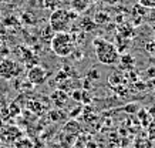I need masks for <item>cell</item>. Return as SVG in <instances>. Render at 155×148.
<instances>
[{
	"mask_svg": "<svg viewBox=\"0 0 155 148\" xmlns=\"http://www.w3.org/2000/svg\"><path fill=\"white\" fill-rule=\"evenodd\" d=\"M77 19H78V15L71 9L66 10L58 7L51 12L48 24L54 33H70V30L73 29V23Z\"/></svg>",
	"mask_w": 155,
	"mask_h": 148,
	"instance_id": "obj_1",
	"label": "cell"
},
{
	"mask_svg": "<svg viewBox=\"0 0 155 148\" xmlns=\"http://www.w3.org/2000/svg\"><path fill=\"white\" fill-rule=\"evenodd\" d=\"M95 50V56L101 64L104 66H115L120 63V51L117 50V46L108 40H104L101 37H95L93 40Z\"/></svg>",
	"mask_w": 155,
	"mask_h": 148,
	"instance_id": "obj_2",
	"label": "cell"
},
{
	"mask_svg": "<svg viewBox=\"0 0 155 148\" xmlns=\"http://www.w3.org/2000/svg\"><path fill=\"white\" fill-rule=\"evenodd\" d=\"M50 47L57 57H70L75 48L74 37L71 33H56L50 41Z\"/></svg>",
	"mask_w": 155,
	"mask_h": 148,
	"instance_id": "obj_3",
	"label": "cell"
},
{
	"mask_svg": "<svg viewBox=\"0 0 155 148\" xmlns=\"http://www.w3.org/2000/svg\"><path fill=\"white\" fill-rule=\"evenodd\" d=\"M21 67L17 61H14L12 58H3L0 61V77L5 80H13L16 77H19Z\"/></svg>",
	"mask_w": 155,
	"mask_h": 148,
	"instance_id": "obj_4",
	"label": "cell"
},
{
	"mask_svg": "<svg viewBox=\"0 0 155 148\" xmlns=\"http://www.w3.org/2000/svg\"><path fill=\"white\" fill-rule=\"evenodd\" d=\"M28 81L34 84V86H43L47 81V71L43 68L41 66H33L27 73Z\"/></svg>",
	"mask_w": 155,
	"mask_h": 148,
	"instance_id": "obj_5",
	"label": "cell"
},
{
	"mask_svg": "<svg viewBox=\"0 0 155 148\" xmlns=\"http://www.w3.org/2000/svg\"><path fill=\"white\" fill-rule=\"evenodd\" d=\"M90 6L91 5H90L88 0H71L70 2V9L73 12H75L78 16L83 15L84 12H87L90 9Z\"/></svg>",
	"mask_w": 155,
	"mask_h": 148,
	"instance_id": "obj_6",
	"label": "cell"
},
{
	"mask_svg": "<svg viewBox=\"0 0 155 148\" xmlns=\"http://www.w3.org/2000/svg\"><path fill=\"white\" fill-rule=\"evenodd\" d=\"M147 7L141 6L140 3H137L134 7H132V17H134V24H141L142 23V19L147 16Z\"/></svg>",
	"mask_w": 155,
	"mask_h": 148,
	"instance_id": "obj_7",
	"label": "cell"
},
{
	"mask_svg": "<svg viewBox=\"0 0 155 148\" xmlns=\"http://www.w3.org/2000/svg\"><path fill=\"white\" fill-rule=\"evenodd\" d=\"M135 148H154L152 140L148 137H141L135 141Z\"/></svg>",
	"mask_w": 155,
	"mask_h": 148,
	"instance_id": "obj_8",
	"label": "cell"
},
{
	"mask_svg": "<svg viewBox=\"0 0 155 148\" xmlns=\"http://www.w3.org/2000/svg\"><path fill=\"white\" fill-rule=\"evenodd\" d=\"M108 20H110V16L105 12H98L95 15V23L97 24H105V23H108Z\"/></svg>",
	"mask_w": 155,
	"mask_h": 148,
	"instance_id": "obj_9",
	"label": "cell"
},
{
	"mask_svg": "<svg viewBox=\"0 0 155 148\" xmlns=\"http://www.w3.org/2000/svg\"><path fill=\"white\" fill-rule=\"evenodd\" d=\"M61 3V0H43V5H44V7L48 10H56L58 9V5Z\"/></svg>",
	"mask_w": 155,
	"mask_h": 148,
	"instance_id": "obj_10",
	"label": "cell"
},
{
	"mask_svg": "<svg viewBox=\"0 0 155 148\" xmlns=\"http://www.w3.org/2000/svg\"><path fill=\"white\" fill-rule=\"evenodd\" d=\"M147 127H148V138H151L154 141L155 140V117L151 120V123Z\"/></svg>",
	"mask_w": 155,
	"mask_h": 148,
	"instance_id": "obj_11",
	"label": "cell"
},
{
	"mask_svg": "<svg viewBox=\"0 0 155 148\" xmlns=\"http://www.w3.org/2000/svg\"><path fill=\"white\" fill-rule=\"evenodd\" d=\"M16 147L17 148H33V144L26 138H20L19 141H16Z\"/></svg>",
	"mask_w": 155,
	"mask_h": 148,
	"instance_id": "obj_12",
	"label": "cell"
},
{
	"mask_svg": "<svg viewBox=\"0 0 155 148\" xmlns=\"http://www.w3.org/2000/svg\"><path fill=\"white\" fill-rule=\"evenodd\" d=\"M137 2L147 9H155V0H137Z\"/></svg>",
	"mask_w": 155,
	"mask_h": 148,
	"instance_id": "obj_13",
	"label": "cell"
},
{
	"mask_svg": "<svg viewBox=\"0 0 155 148\" xmlns=\"http://www.w3.org/2000/svg\"><path fill=\"white\" fill-rule=\"evenodd\" d=\"M147 51L150 53L151 56H155V36H154V38L151 40L150 43H147Z\"/></svg>",
	"mask_w": 155,
	"mask_h": 148,
	"instance_id": "obj_14",
	"label": "cell"
},
{
	"mask_svg": "<svg viewBox=\"0 0 155 148\" xmlns=\"http://www.w3.org/2000/svg\"><path fill=\"white\" fill-rule=\"evenodd\" d=\"M147 74H148L151 78H154L155 77V67H150V70H147Z\"/></svg>",
	"mask_w": 155,
	"mask_h": 148,
	"instance_id": "obj_15",
	"label": "cell"
},
{
	"mask_svg": "<svg viewBox=\"0 0 155 148\" xmlns=\"http://www.w3.org/2000/svg\"><path fill=\"white\" fill-rule=\"evenodd\" d=\"M151 87H152V90L155 91V77L154 78H151Z\"/></svg>",
	"mask_w": 155,
	"mask_h": 148,
	"instance_id": "obj_16",
	"label": "cell"
},
{
	"mask_svg": "<svg viewBox=\"0 0 155 148\" xmlns=\"http://www.w3.org/2000/svg\"><path fill=\"white\" fill-rule=\"evenodd\" d=\"M88 2H90V5H95V3H97L98 0H88Z\"/></svg>",
	"mask_w": 155,
	"mask_h": 148,
	"instance_id": "obj_17",
	"label": "cell"
},
{
	"mask_svg": "<svg viewBox=\"0 0 155 148\" xmlns=\"http://www.w3.org/2000/svg\"><path fill=\"white\" fill-rule=\"evenodd\" d=\"M7 2H10V0H0V3H7Z\"/></svg>",
	"mask_w": 155,
	"mask_h": 148,
	"instance_id": "obj_18",
	"label": "cell"
}]
</instances>
